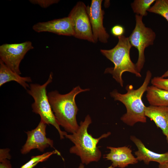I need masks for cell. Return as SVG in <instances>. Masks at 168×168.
Instances as JSON below:
<instances>
[{
	"instance_id": "obj_14",
	"label": "cell",
	"mask_w": 168,
	"mask_h": 168,
	"mask_svg": "<svg viewBox=\"0 0 168 168\" xmlns=\"http://www.w3.org/2000/svg\"><path fill=\"white\" fill-rule=\"evenodd\" d=\"M145 115L161 129L168 144V106L151 105L146 106Z\"/></svg>"
},
{
	"instance_id": "obj_3",
	"label": "cell",
	"mask_w": 168,
	"mask_h": 168,
	"mask_svg": "<svg viewBox=\"0 0 168 168\" xmlns=\"http://www.w3.org/2000/svg\"><path fill=\"white\" fill-rule=\"evenodd\" d=\"M91 123V117L88 114L84 121L80 122L77 131L71 134L67 133L65 135V137L74 144L70 148V152L78 156L82 163L86 165L100 160L101 156V152L97 145L100 140L108 137L111 134L110 132H108L98 138L93 137L87 131Z\"/></svg>"
},
{
	"instance_id": "obj_5",
	"label": "cell",
	"mask_w": 168,
	"mask_h": 168,
	"mask_svg": "<svg viewBox=\"0 0 168 168\" xmlns=\"http://www.w3.org/2000/svg\"><path fill=\"white\" fill-rule=\"evenodd\" d=\"M53 74L51 72L47 81L40 85L38 84H30L29 89L27 92L31 96L34 100L31 105L32 111L39 114L40 120L46 124H51L58 131L61 139L64 138L67 132L62 131L53 111L49 102L46 87L52 81Z\"/></svg>"
},
{
	"instance_id": "obj_22",
	"label": "cell",
	"mask_w": 168,
	"mask_h": 168,
	"mask_svg": "<svg viewBox=\"0 0 168 168\" xmlns=\"http://www.w3.org/2000/svg\"><path fill=\"white\" fill-rule=\"evenodd\" d=\"M124 32V28L122 26L119 25L114 26L111 30V34L114 36L118 37L123 35Z\"/></svg>"
},
{
	"instance_id": "obj_8",
	"label": "cell",
	"mask_w": 168,
	"mask_h": 168,
	"mask_svg": "<svg viewBox=\"0 0 168 168\" xmlns=\"http://www.w3.org/2000/svg\"><path fill=\"white\" fill-rule=\"evenodd\" d=\"M68 16L72 20L74 33V36L95 43L87 7L85 3L81 1L78 2Z\"/></svg>"
},
{
	"instance_id": "obj_1",
	"label": "cell",
	"mask_w": 168,
	"mask_h": 168,
	"mask_svg": "<svg viewBox=\"0 0 168 168\" xmlns=\"http://www.w3.org/2000/svg\"><path fill=\"white\" fill-rule=\"evenodd\" d=\"M90 90L89 88L83 89L77 86L66 94H61L57 90L47 94L55 117L59 125L66 132L72 133L79 127L76 119L78 109L75 102V97L79 93Z\"/></svg>"
},
{
	"instance_id": "obj_16",
	"label": "cell",
	"mask_w": 168,
	"mask_h": 168,
	"mask_svg": "<svg viewBox=\"0 0 168 168\" xmlns=\"http://www.w3.org/2000/svg\"><path fill=\"white\" fill-rule=\"evenodd\" d=\"M146 97L150 105L168 106V91L153 85L148 86Z\"/></svg>"
},
{
	"instance_id": "obj_11",
	"label": "cell",
	"mask_w": 168,
	"mask_h": 168,
	"mask_svg": "<svg viewBox=\"0 0 168 168\" xmlns=\"http://www.w3.org/2000/svg\"><path fill=\"white\" fill-rule=\"evenodd\" d=\"M35 32H47L58 35L73 36L74 33L72 20L68 16L46 22H39L32 27Z\"/></svg>"
},
{
	"instance_id": "obj_28",
	"label": "cell",
	"mask_w": 168,
	"mask_h": 168,
	"mask_svg": "<svg viewBox=\"0 0 168 168\" xmlns=\"http://www.w3.org/2000/svg\"><path fill=\"white\" fill-rule=\"evenodd\" d=\"M161 77L164 78L168 77V70Z\"/></svg>"
},
{
	"instance_id": "obj_7",
	"label": "cell",
	"mask_w": 168,
	"mask_h": 168,
	"mask_svg": "<svg viewBox=\"0 0 168 168\" xmlns=\"http://www.w3.org/2000/svg\"><path fill=\"white\" fill-rule=\"evenodd\" d=\"M33 48L30 41L3 44L0 46V59L11 70L20 75V63L27 52Z\"/></svg>"
},
{
	"instance_id": "obj_29",
	"label": "cell",
	"mask_w": 168,
	"mask_h": 168,
	"mask_svg": "<svg viewBox=\"0 0 168 168\" xmlns=\"http://www.w3.org/2000/svg\"><path fill=\"white\" fill-rule=\"evenodd\" d=\"M43 168H46V167H43Z\"/></svg>"
},
{
	"instance_id": "obj_12",
	"label": "cell",
	"mask_w": 168,
	"mask_h": 168,
	"mask_svg": "<svg viewBox=\"0 0 168 168\" xmlns=\"http://www.w3.org/2000/svg\"><path fill=\"white\" fill-rule=\"evenodd\" d=\"M109 153L105 155L104 158L110 161L111 165L114 168H124L129 165L137 164L138 161L132 153V150L128 147H114L108 146Z\"/></svg>"
},
{
	"instance_id": "obj_10",
	"label": "cell",
	"mask_w": 168,
	"mask_h": 168,
	"mask_svg": "<svg viewBox=\"0 0 168 168\" xmlns=\"http://www.w3.org/2000/svg\"><path fill=\"white\" fill-rule=\"evenodd\" d=\"M46 125L40 120L35 128L25 132L27 139L21 150L22 154H27L34 149L43 152L46 148L49 147L54 148L53 140L46 136Z\"/></svg>"
},
{
	"instance_id": "obj_19",
	"label": "cell",
	"mask_w": 168,
	"mask_h": 168,
	"mask_svg": "<svg viewBox=\"0 0 168 168\" xmlns=\"http://www.w3.org/2000/svg\"><path fill=\"white\" fill-rule=\"evenodd\" d=\"M57 154L61 156L60 152L57 150L45 152L44 154L35 156H32L31 159L27 163L21 166L20 168H23L31 166L36 162H42L47 160L51 156Z\"/></svg>"
},
{
	"instance_id": "obj_4",
	"label": "cell",
	"mask_w": 168,
	"mask_h": 168,
	"mask_svg": "<svg viewBox=\"0 0 168 168\" xmlns=\"http://www.w3.org/2000/svg\"><path fill=\"white\" fill-rule=\"evenodd\" d=\"M118 38V43L114 48L108 50L101 49L100 52L114 65V67L106 68L104 73L112 75L114 79L123 87L122 76L124 72H128L139 77L142 76L138 71L136 64L131 59L130 52L132 46L128 37L123 35Z\"/></svg>"
},
{
	"instance_id": "obj_23",
	"label": "cell",
	"mask_w": 168,
	"mask_h": 168,
	"mask_svg": "<svg viewBox=\"0 0 168 168\" xmlns=\"http://www.w3.org/2000/svg\"><path fill=\"white\" fill-rule=\"evenodd\" d=\"M10 150L8 148L0 149V162L5 159H10L11 156L9 153Z\"/></svg>"
},
{
	"instance_id": "obj_20",
	"label": "cell",
	"mask_w": 168,
	"mask_h": 168,
	"mask_svg": "<svg viewBox=\"0 0 168 168\" xmlns=\"http://www.w3.org/2000/svg\"><path fill=\"white\" fill-rule=\"evenodd\" d=\"M152 85L164 90L168 91V78L161 77H155L151 80Z\"/></svg>"
},
{
	"instance_id": "obj_2",
	"label": "cell",
	"mask_w": 168,
	"mask_h": 168,
	"mask_svg": "<svg viewBox=\"0 0 168 168\" xmlns=\"http://www.w3.org/2000/svg\"><path fill=\"white\" fill-rule=\"evenodd\" d=\"M152 73L148 70L142 85L135 89L132 85H128L125 87L127 91L125 94H121L115 89L110 93L114 100L119 101L125 106L126 112L121 117V120L127 125L133 126L138 122L145 123L147 117L145 115L146 106L143 103L142 98L146 91L151 79Z\"/></svg>"
},
{
	"instance_id": "obj_24",
	"label": "cell",
	"mask_w": 168,
	"mask_h": 168,
	"mask_svg": "<svg viewBox=\"0 0 168 168\" xmlns=\"http://www.w3.org/2000/svg\"><path fill=\"white\" fill-rule=\"evenodd\" d=\"M0 162V168H12V165L8 160H3Z\"/></svg>"
},
{
	"instance_id": "obj_17",
	"label": "cell",
	"mask_w": 168,
	"mask_h": 168,
	"mask_svg": "<svg viewBox=\"0 0 168 168\" xmlns=\"http://www.w3.org/2000/svg\"><path fill=\"white\" fill-rule=\"evenodd\" d=\"M155 0H135L131 3L133 12L136 15L142 17L147 15V10L151 7Z\"/></svg>"
},
{
	"instance_id": "obj_18",
	"label": "cell",
	"mask_w": 168,
	"mask_h": 168,
	"mask_svg": "<svg viewBox=\"0 0 168 168\" xmlns=\"http://www.w3.org/2000/svg\"><path fill=\"white\" fill-rule=\"evenodd\" d=\"M147 12L159 15L168 22V0H155Z\"/></svg>"
},
{
	"instance_id": "obj_26",
	"label": "cell",
	"mask_w": 168,
	"mask_h": 168,
	"mask_svg": "<svg viewBox=\"0 0 168 168\" xmlns=\"http://www.w3.org/2000/svg\"><path fill=\"white\" fill-rule=\"evenodd\" d=\"M78 168H84V166L83 164L81 163L78 167ZM107 168H114L112 165L109 166Z\"/></svg>"
},
{
	"instance_id": "obj_21",
	"label": "cell",
	"mask_w": 168,
	"mask_h": 168,
	"mask_svg": "<svg viewBox=\"0 0 168 168\" xmlns=\"http://www.w3.org/2000/svg\"><path fill=\"white\" fill-rule=\"evenodd\" d=\"M29 1L33 4L39 5L44 8L48 7L59 2L58 0H30Z\"/></svg>"
},
{
	"instance_id": "obj_9",
	"label": "cell",
	"mask_w": 168,
	"mask_h": 168,
	"mask_svg": "<svg viewBox=\"0 0 168 168\" xmlns=\"http://www.w3.org/2000/svg\"><path fill=\"white\" fill-rule=\"evenodd\" d=\"M102 0H92L87 11L91 23L95 43L98 41L107 42L110 35L103 25L104 11L102 9Z\"/></svg>"
},
{
	"instance_id": "obj_27",
	"label": "cell",
	"mask_w": 168,
	"mask_h": 168,
	"mask_svg": "<svg viewBox=\"0 0 168 168\" xmlns=\"http://www.w3.org/2000/svg\"><path fill=\"white\" fill-rule=\"evenodd\" d=\"M39 162H36L31 166H29L25 167L23 168H33L34 167H35L36 165H37Z\"/></svg>"
},
{
	"instance_id": "obj_25",
	"label": "cell",
	"mask_w": 168,
	"mask_h": 168,
	"mask_svg": "<svg viewBox=\"0 0 168 168\" xmlns=\"http://www.w3.org/2000/svg\"><path fill=\"white\" fill-rule=\"evenodd\" d=\"M158 168H168V162L162 164H159Z\"/></svg>"
},
{
	"instance_id": "obj_6",
	"label": "cell",
	"mask_w": 168,
	"mask_h": 168,
	"mask_svg": "<svg viewBox=\"0 0 168 168\" xmlns=\"http://www.w3.org/2000/svg\"><path fill=\"white\" fill-rule=\"evenodd\" d=\"M135 17V26L128 38L132 46L138 51V58L135 64L138 71L140 73L145 62V49L153 44L156 35L151 28L145 26L142 16L136 15Z\"/></svg>"
},
{
	"instance_id": "obj_13",
	"label": "cell",
	"mask_w": 168,
	"mask_h": 168,
	"mask_svg": "<svg viewBox=\"0 0 168 168\" xmlns=\"http://www.w3.org/2000/svg\"><path fill=\"white\" fill-rule=\"evenodd\" d=\"M130 139L137 147L135 155L138 161H143L147 165L151 161L157 162L159 164L168 162V151L163 153H156L147 148L142 142L135 136H131Z\"/></svg>"
},
{
	"instance_id": "obj_15",
	"label": "cell",
	"mask_w": 168,
	"mask_h": 168,
	"mask_svg": "<svg viewBox=\"0 0 168 168\" xmlns=\"http://www.w3.org/2000/svg\"><path fill=\"white\" fill-rule=\"evenodd\" d=\"M15 81L24 89L27 90L30 86L27 82H31L32 80L30 77H22L7 67L0 59V86L10 81Z\"/></svg>"
}]
</instances>
